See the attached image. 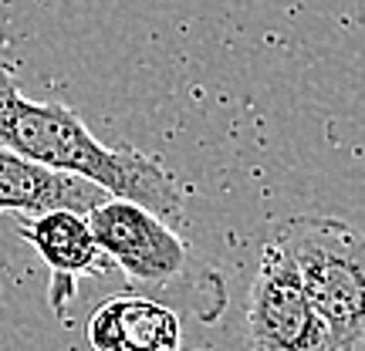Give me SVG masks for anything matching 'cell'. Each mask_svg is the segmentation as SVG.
Returning a JSON list of instances; mask_svg holds the SVG:
<instances>
[{"instance_id":"6","label":"cell","mask_w":365,"mask_h":351,"mask_svg":"<svg viewBox=\"0 0 365 351\" xmlns=\"http://www.w3.org/2000/svg\"><path fill=\"white\" fill-rule=\"evenodd\" d=\"M85 338L91 351H180L182 321L163 300L115 294L95 308Z\"/></svg>"},{"instance_id":"2","label":"cell","mask_w":365,"mask_h":351,"mask_svg":"<svg viewBox=\"0 0 365 351\" xmlns=\"http://www.w3.org/2000/svg\"><path fill=\"white\" fill-rule=\"evenodd\" d=\"M271 243L298 271L339 351L365 345V234L339 216H287Z\"/></svg>"},{"instance_id":"4","label":"cell","mask_w":365,"mask_h":351,"mask_svg":"<svg viewBox=\"0 0 365 351\" xmlns=\"http://www.w3.org/2000/svg\"><path fill=\"white\" fill-rule=\"evenodd\" d=\"M91 234L112 267L139 287H170L190 271V247L176 226L132 199L108 196L88 213Z\"/></svg>"},{"instance_id":"3","label":"cell","mask_w":365,"mask_h":351,"mask_svg":"<svg viewBox=\"0 0 365 351\" xmlns=\"http://www.w3.org/2000/svg\"><path fill=\"white\" fill-rule=\"evenodd\" d=\"M247 345L250 351H339L298 271L271 240L247 294Z\"/></svg>"},{"instance_id":"7","label":"cell","mask_w":365,"mask_h":351,"mask_svg":"<svg viewBox=\"0 0 365 351\" xmlns=\"http://www.w3.org/2000/svg\"><path fill=\"white\" fill-rule=\"evenodd\" d=\"M105 199L108 193L102 186L81 176L54 172L0 145V213H14V216H34L48 209L91 213Z\"/></svg>"},{"instance_id":"5","label":"cell","mask_w":365,"mask_h":351,"mask_svg":"<svg viewBox=\"0 0 365 351\" xmlns=\"http://www.w3.org/2000/svg\"><path fill=\"white\" fill-rule=\"evenodd\" d=\"M17 234L48 263L51 311L58 314V321H68V304L75 298L81 277H98L112 267V261L102 253L98 240L91 234L88 213L48 209V213H34V216H17Z\"/></svg>"},{"instance_id":"1","label":"cell","mask_w":365,"mask_h":351,"mask_svg":"<svg viewBox=\"0 0 365 351\" xmlns=\"http://www.w3.org/2000/svg\"><path fill=\"white\" fill-rule=\"evenodd\" d=\"M0 145L54 172L81 176L108 196L132 199L170 226L182 220L186 196L163 159L132 145H105L75 108L27 98L7 61H0Z\"/></svg>"}]
</instances>
